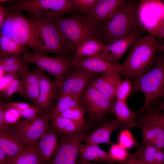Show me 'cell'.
<instances>
[{
	"mask_svg": "<svg viewBox=\"0 0 164 164\" xmlns=\"http://www.w3.org/2000/svg\"><path fill=\"white\" fill-rule=\"evenodd\" d=\"M164 46L161 40L151 34L137 38L131 46L127 58L120 64L122 75L128 79H135L147 72L158 53L164 52Z\"/></svg>",
	"mask_w": 164,
	"mask_h": 164,
	"instance_id": "1",
	"label": "cell"
},
{
	"mask_svg": "<svg viewBox=\"0 0 164 164\" xmlns=\"http://www.w3.org/2000/svg\"><path fill=\"white\" fill-rule=\"evenodd\" d=\"M139 2L138 0H125L111 19L97 26L94 37L108 45L137 29H141L137 14Z\"/></svg>",
	"mask_w": 164,
	"mask_h": 164,
	"instance_id": "2",
	"label": "cell"
},
{
	"mask_svg": "<svg viewBox=\"0 0 164 164\" xmlns=\"http://www.w3.org/2000/svg\"><path fill=\"white\" fill-rule=\"evenodd\" d=\"M163 52H159L154 60L153 67L146 73L135 78L132 82V92H142L145 97L143 105L134 112L135 115L144 112L155 101L164 98Z\"/></svg>",
	"mask_w": 164,
	"mask_h": 164,
	"instance_id": "3",
	"label": "cell"
},
{
	"mask_svg": "<svg viewBox=\"0 0 164 164\" xmlns=\"http://www.w3.org/2000/svg\"><path fill=\"white\" fill-rule=\"evenodd\" d=\"M38 30L41 43L40 53H50L64 57L74 52L76 44L67 39L59 29L54 18L36 17L32 19Z\"/></svg>",
	"mask_w": 164,
	"mask_h": 164,
	"instance_id": "4",
	"label": "cell"
},
{
	"mask_svg": "<svg viewBox=\"0 0 164 164\" xmlns=\"http://www.w3.org/2000/svg\"><path fill=\"white\" fill-rule=\"evenodd\" d=\"M135 115L136 127L140 129L142 144L145 146L153 145L164 148V114L151 106L141 114Z\"/></svg>",
	"mask_w": 164,
	"mask_h": 164,
	"instance_id": "5",
	"label": "cell"
},
{
	"mask_svg": "<svg viewBox=\"0 0 164 164\" xmlns=\"http://www.w3.org/2000/svg\"><path fill=\"white\" fill-rule=\"evenodd\" d=\"M6 8L10 10H25L36 17L55 18L75 10L72 0H19L12 1Z\"/></svg>",
	"mask_w": 164,
	"mask_h": 164,
	"instance_id": "6",
	"label": "cell"
},
{
	"mask_svg": "<svg viewBox=\"0 0 164 164\" xmlns=\"http://www.w3.org/2000/svg\"><path fill=\"white\" fill-rule=\"evenodd\" d=\"M138 9L141 29L161 40L164 37V3L159 0H140Z\"/></svg>",
	"mask_w": 164,
	"mask_h": 164,
	"instance_id": "7",
	"label": "cell"
},
{
	"mask_svg": "<svg viewBox=\"0 0 164 164\" xmlns=\"http://www.w3.org/2000/svg\"><path fill=\"white\" fill-rule=\"evenodd\" d=\"M54 19L63 36L75 44L94 36L96 26L85 15L76 14L69 17L60 16Z\"/></svg>",
	"mask_w": 164,
	"mask_h": 164,
	"instance_id": "8",
	"label": "cell"
},
{
	"mask_svg": "<svg viewBox=\"0 0 164 164\" xmlns=\"http://www.w3.org/2000/svg\"><path fill=\"white\" fill-rule=\"evenodd\" d=\"M50 117V111H43L34 119L19 121L11 132L27 147L34 146L47 130Z\"/></svg>",
	"mask_w": 164,
	"mask_h": 164,
	"instance_id": "9",
	"label": "cell"
},
{
	"mask_svg": "<svg viewBox=\"0 0 164 164\" xmlns=\"http://www.w3.org/2000/svg\"><path fill=\"white\" fill-rule=\"evenodd\" d=\"M22 58L26 63H33L53 76L55 78L54 81L58 87L71 67L72 57L61 56L51 57L41 54L30 53L26 50Z\"/></svg>",
	"mask_w": 164,
	"mask_h": 164,
	"instance_id": "10",
	"label": "cell"
},
{
	"mask_svg": "<svg viewBox=\"0 0 164 164\" xmlns=\"http://www.w3.org/2000/svg\"><path fill=\"white\" fill-rule=\"evenodd\" d=\"M13 11L15 16L11 39L19 45L31 48L34 53L40 54L42 44L36 25L32 19L23 15L22 11Z\"/></svg>",
	"mask_w": 164,
	"mask_h": 164,
	"instance_id": "11",
	"label": "cell"
},
{
	"mask_svg": "<svg viewBox=\"0 0 164 164\" xmlns=\"http://www.w3.org/2000/svg\"><path fill=\"white\" fill-rule=\"evenodd\" d=\"M114 103L88 83L80 95L79 104L97 121L106 115L113 113Z\"/></svg>",
	"mask_w": 164,
	"mask_h": 164,
	"instance_id": "12",
	"label": "cell"
},
{
	"mask_svg": "<svg viewBox=\"0 0 164 164\" xmlns=\"http://www.w3.org/2000/svg\"><path fill=\"white\" fill-rule=\"evenodd\" d=\"M98 74L71 67L58 87L56 98L67 94L81 95L87 84Z\"/></svg>",
	"mask_w": 164,
	"mask_h": 164,
	"instance_id": "13",
	"label": "cell"
},
{
	"mask_svg": "<svg viewBox=\"0 0 164 164\" xmlns=\"http://www.w3.org/2000/svg\"><path fill=\"white\" fill-rule=\"evenodd\" d=\"M142 29H137L128 35L106 45L103 50L95 56L101 57L111 64L119 65L125 52L135 40L141 36Z\"/></svg>",
	"mask_w": 164,
	"mask_h": 164,
	"instance_id": "14",
	"label": "cell"
},
{
	"mask_svg": "<svg viewBox=\"0 0 164 164\" xmlns=\"http://www.w3.org/2000/svg\"><path fill=\"white\" fill-rule=\"evenodd\" d=\"M71 67H77L97 74L115 72L122 74L120 64H111L97 56L79 58L72 57Z\"/></svg>",
	"mask_w": 164,
	"mask_h": 164,
	"instance_id": "15",
	"label": "cell"
},
{
	"mask_svg": "<svg viewBox=\"0 0 164 164\" xmlns=\"http://www.w3.org/2000/svg\"><path fill=\"white\" fill-rule=\"evenodd\" d=\"M39 69V86L38 97L35 105L43 111H48L53 100L57 96L58 86L54 80L46 75L44 71Z\"/></svg>",
	"mask_w": 164,
	"mask_h": 164,
	"instance_id": "16",
	"label": "cell"
},
{
	"mask_svg": "<svg viewBox=\"0 0 164 164\" xmlns=\"http://www.w3.org/2000/svg\"><path fill=\"white\" fill-rule=\"evenodd\" d=\"M125 0H98L85 15L97 26L109 20L122 5Z\"/></svg>",
	"mask_w": 164,
	"mask_h": 164,
	"instance_id": "17",
	"label": "cell"
},
{
	"mask_svg": "<svg viewBox=\"0 0 164 164\" xmlns=\"http://www.w3.org/2000/svg\"><path fill=\"white\" fill-rule=\"evenodd\" d=\"M125 128L124 125L116 118L113 120L103 122L97 128L85 133L82 141L86 143L99 145L107 143L111 145L110 136L112 132L116 130Z\"/></svg>",
	"mask_w": 164,
	"mask_h": 164,
	"instance_id": "18",
	"label": "cell"
},
{
	"mask_svg": "<svg viewBox=\"0 0 164 164\" xmlns=\"http://www.w3.org/2000/svg\"><path fill=\"white\" fill-rule=\"evenodd\" d=\"M56 131L49 125L46 131L34 146L37 153L43 164L49 161L58 148V135Z\"/></svg>",
	"mask_w": 164,
	"mask_h": 164,
	"instance_id": "19",
	"label": "cell"
},
{
	"mask_svg": "<svg viewBox=\"0 0 164 164\" xmlns=\"http://www.w3.org/2000/svg\"><path fill=\"white\" fill-rule=\"evenodd\" d=\"M104 74L101 77L93 79L89 83L114 102L116 100V88L122 80L119 74L115 72H109Z\"/></svg>",
	"mask_w": 164,
	"mask_h": 164,
	"instance_id": "20",
	"label": "cell"
},
{
	"mask_svg": "<svg viewBox=\"0 0 164 164\" xmlns=\"http://www.w3.org/2000/svg\"><path fill=\"white\" fill-rule=\"evenodd\" d=\"M19 74L23 86V96L35 104L39 92V68L32 71L26 68L20 72Z\"/></svg>",
	"mask_w": 164,
	"mask_h": 164,
	"instance_id": "21",
	"label": "cell"
},
{
	"mask_svg": "<svg viewBox=\"0 0 164 164\" xmlns=\"http://www.w3.org/2000/svg\"><path fill=\"white\" fill-rule=\"evenodd\" d=\"M79 153L81 159L85 161H96L108 164L114 162L109 152L101 149L99 145L81 143Z\"/></svg>",
	"mask_w": 164,
	"mask_h": 164,
	"instance_id": "22",
	"label": "cell"
},
{
	"mask_svg": "<svg viewBox=\"0 0 164 164\" xmlns=\"http://www.w3.org/2000/svg\"><path fill=\"white\" fill-rule=\"evenodd\" d=\"M106 45L94 36L88 38L76 44L74 57L79 58L95 56Z\"/></svg>",
	"mask_w": 164,
	"mask_h": 164,
	"instance_id": "23",
	"label": "cell"
},
{
	"mask_svg": "<svg viewBox=\"0 0 164 164\" xmlns=\"http://www.w3.org/2000/svg\"><path fill=\"white\" fill-rule=\"evenodd\" d=\"M27 147L11 131H0V149L10 158L17 155Z\"/></svg>",
	"mask_w": 164,
	"mask_h": 164,
	"instance_id": "24",
	"label": "cell"
},
{
	"mask_svg": "<svg viewBox=\"0 0 164 164\" xmlns=\"http://www.w3.org/2000/svg\"><path fill=\"white\" fill-rule=\"evenodd\" d=\"M113 112L116 118L123 125L125 128L136 127L135 113L129 108L126 101L115 100L113 105Z\"/></svg>",
	"mask_w": 164,
	"mask_h": 164,
	"instance_id": "25",
	"label": "cell"
},
{
	"mask_svg": "<svg viewBox=\"0 0 164 164\" xmlns=\"http://www.w3.org/2000/svg\"><path fill=\"white\" fill-rule=\"evenodd\" d=\"M52 127L63 134H71L80 131L84 125L59 115H50Z\"/></svg>",
	"mask_w": 164,
	"mask_h": 164,
	"instance_id": "26",
	"label": "cell"
},
{
	"mask_svg": "<svg viewBox=\"0 0 164 164\" xmlns=\"http://www.w3.org/2000/svg\"><path fill=\"white\" fill-rule=\"evenodd\" d=\"M80 95L67 94L56 98L53 108L50 111V115H59L65 110L79 104Z\"/></svg>",
	"mask_w": 164,
	"mask_h": 164,
	"instance_id": "27",
	"label": "cell"
},
{
	"mask_svg": "<svg viewBox=\"0 0 164 164\" xmlns=\"http://www.w3.org/2000/svg\"><path fill=\"white\" fill-rule=\"evenodd\" d=\"M26 50L24 46L15 43L11 39L0 35V57L20 55Z\"/></svg>",
	"mask_w": 164,
	"mask_h": 164,
	"instance_id": "28",
	"label": "cell"
},
{
	"mask_svg": "<svg viewBox=\"0 0 164 164\" xmlns=\"http://www.w3.org/2000/svg\"><path fill=\"white\" fill-rule=\"evenodd\" d=\"M8 164H43L34 146L27 147L21 152L12 158Z\"/></svg>",
	"mask_w": 164,
	"mask_h": 164,
	"instance_id": "29",
	"label": "cell"
},
{
	"mask_svg": "<svg viewBox=\"0 0 164 164\" xmlns=\"http://www.w3.org/2000/svg\"><path fill=\"white\" fill-rule=\"evenodd\" d=\"M158 148L153 145L143 147L141 145H138L136 151L132 155L138 161L154 164L155 155Z\"/></svg>",
	"mask_w": 164,
	"mask_h": 164,
	"instance_id": "30",
	"label": "cell"
},
{
	"mask_svg": "<svg viewBox=\"0 0 164 164\" xmlns=\"http://www.w3.org/2000/svg\"><path fill=\"white\" fill-rule=\"evenodd\" d=\"M85 111L84 107L79 104L65 110L59 115L84 125Z\"/></svg>",
	"mask_w": 164,
	"mask_h": 164,
	"instance_id": "31",
	"label": "cell"
},
{
	"mask_svg": "<svg viewBox=\"0 0 164 164\" xmlns=\"http://www.w3.org/2000/svg\"><path fill=\"white\" fill-rule=\"evenodd\" d=\"M132 91V82L128 79L121 80L118 85L115 91L116 100L126 101Z\"/></svg>",
	"mask_w": 164,
	"mask_h": 164,
	"instance_id": "32",
	"label": "cell"
},
{
	"mask_svg": "<svg viewBox=\"0 0 164 164\" xmlns=\"http://www.w3.org/2000/svg\"><path fill=\"white\" fill-rule=\"evenodd\" d=\"M109 153L114 162H120L127 161L131 156L126 149L118 144H113L111 145Z\"/></svg>",
	"mask_w": 164,
	"mask_h": 164,
	"instance_id": "33",
	"label": "cell"
},
{
	"mask_svg": "<svg viewBox=\"0 0 164 164\" xmlns=\"http://www.w3.org/2000/svg\"><path fill=\"white\" fill-rule=\"evenodd\" d=\"M118 144L126 149L137 145L131 132L127 128L123 129L121 132Z\"/></svg>",
	"mask_w": 164,
	"mask_h": 164,
	"instance_id": "34",
	"label": "cell"
},
{
	"mask_svg": "<svg viewBox=\"0 0 164 164\" xmlns=\"http://www.w3.org/2000/svg\"><path fill=\"white\" fill-rule=\"evenodd\" d=\"M15 93H18L23 95V88L22 83L18 78L13 80L3 91V94L8 98Z\"/></svg>",
	"mask_w": 164,
	"mask_h": 164,
	"instance_id": "35",
	"label": "cell"
},
{
	"mask_svg": "<svg viewBox=\"0 0 164 164\" xmlns=\"http://www.w3.org/2000/svg\"><path fill=\"white\" fill-rule=\"evenodd\" d=\"M98 0H72L75 10L85 15L91 10Z\"/></svg>",
	"mask_w": 164,
	"mask_h": 164,
	"instance_id": "36",
	"label": "cell"
},
{
	"mask_svg": "<svg viewBox=\"0 0 164 164\" xmlns=\"http://www.w3.org/2000/svg\"><path fill=\"white\" fill-rule=\"evenodd\" d=\"M21 117L27 120H31L36 118L42 112V110L36 105H32L29 108L19 111Z\"/></svg>",
	"mask_w": 164,
	"mask_h": 164,
	"instance_id": "37",
	"label": "cell"
},
{
	"mask_svg": "<svg viewBox=\"0 0 164 164\" xmlns=\"http://www.w3.org/2000/svg\"><path fill=\"white\" fill-rule=\"evenodd\" d=\"M5 73H18L28 68L27 64L23 60L20 62L7 65H0Z\"/></svg>",
	"mask_w": 164,
	"mask_h": 164,
	"instance_id": "38",
	"label": "cell"
},
{
	"mask_svg": "<svg viewBox=\"0 0 164 164\" xmlns=\"http://www.w3.org/2000/svg\"><path fill=\"white\" fill-rule=\"evenodd\" d=\"M4 111V117L5 122L8 125L15 124L19 121L21 117L17 110L9 108Z\"/></svg>",
	"mask_w": 164,
	"mask_h": 164,
	"instance_id": "39",
	"label": "cell"
},
{
	"mask_svg": "<svg viewBox=\"0 0 164 164\" xmlns=\"http://www.w3.org/2000/svg\"><path fill=\"white\" fill-rule=\"evenodd\" d=\"M32 105L26 102H14L5 104L2 107L4 109L13 108L19 111L26 109Z\"/></svg>",
	"mask_w": 164,
	"mask_h": 164,
	"instance_id": "40",
	"label": "cell"
},
{
	"mask_svg": "<svg viewBox=\"0 0 164 164\" xmlns=\"http://www.w3.org/2000/svg\"><path fill=\"white\" fill-rule=\"evenodd\" d=\"M4 109L0 104V131H10L9 125L5 122L4 117Z\"/></svg>",
	"mask_w": 164,
	"mask_h": 164,
	"instance_id": "41",
	"label": "cell"
},
{
	"mask_svg": "<svg viewBox=\"0 0 164 164\" xmlns=\"http://www.w3.org/2000/svg\"><path fill=\"white\" fill-rule=\"evenodd\" d=\"M154 164H164V153L162 149L158 148L155 155Z\"/></svg>",
	"mask_w": 164,
	"mask_h": 164,
	"instance_id": "42",
	"label": "cell"
},
{
	"mask_svg": "<svg viewBox=\"0 0 164 164\" xmlns=\"http://www.w3.org/2000/svg\"><path fill=\"white\" fill-rule=\"evenodd\" d=\"M11 159L0 149V164H8Z\"/></svg>",
	"mask_w": 164,
	"mask_h": 164,
	"instance_id": "43",
	"label": "cell"
},
{
	"mask_svg": "<svg viewBox=\"0 0 164 164\" xmlns=\"http://www.w3.org/2000/svg\"><path fill=\"white\" fill-rule=\"evenodd\" d=\"M6 8L0 4V27L6 16Z\"/></svg>",
	"mask_w": 164,
	"mask_h": 164,
	"instance_id": "44",
	"label": "cell"
},
{
	"mask_svg": "<svg viewBox=\"0 0 164 164\" xmlns=\"http://www.w3.org/2000/svg\"><path fill=\"white\" fill-rule=\"evenodd\" d=\"M126 162L128 164H155L147 163L138 161L132 155Z\"/></svg>",
	"mask_w": 164,
	"mask_h": 164,
	"instance_id": "45",
	"label": "cell"
},
{
	"mask_svg": "<svg viewBox=\"0 0 164 164\" xmlns=\"http://www.w3.org/2000/svg\"><path fill=\"white\" fill-rule=\"evenodd\" d=\"M76 164H101L99 163H94L91 162H87L84 161L81 159L80 160H77Z\"/></svg>",
	"mask_w": 164,
	"mask_h": 164,
	"instance_id": "46",
	"label": "cell"
},
{
	"mask_svg": "<svg viewBox=\"0 0 164 164\" xmlns=\"http://www.w3.org/2000/svg\"><path fill=\"white\" fill-rule=\"evenodd\" d=\"M126 164H128V163H126Z\"/></svg>",
	"mask_w": 164,
	"mask_h": 164,
	"instance_id": "47",
	"label": "cell"
},
{
	"mask_svg": "<svg viewBox=\"0 0 164 164\" xmlns=\"http://www.w3.org/2000/svg\"></svg>",
	"mask_w": 164,
	"mask_h": 164,
	"instance_id": "48",
	"label": "cell"
}]
</instances>
